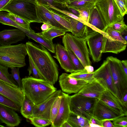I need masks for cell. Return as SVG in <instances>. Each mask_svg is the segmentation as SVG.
<instances>
[{"label": "cell", "instance_id": "1", "mask_svg": "<svg viewBox=\"0 0 127 127\" xmlns=\"http://www.w3.org/2000/svg\"><path fill=\"white\" fill-rule=\"evenodd\" d=\"M28 55L42 79L54 85L58 79V66L50 53L41 44L28 41Z\"/></svg>", "mask_w": 127, "mask_h": 127}, {"label": "cell", "instance_id": "2", "mask_svg": "<svg viewBox=\"0 0 127 127\" xmlns=\"http://www.w3.org/2000/svg\"><path fill=\"white\" fill-rule=\"evenodd\" d=\"M22 81L24 94L35 104L44 101L57 90L53 84L43 79L30 76Z\"/></svg>", "mask_w": 127, "mask_h": 127}, {"label": "cell", "instance_id": "3", "mask_svg": "<svg viewBox=\"0 0 127 127\" xmlns=\"http://www.w3.org/2000/svg\"><path fill=\"white\" fill-rule=\"evenodd\" d=\"M28 55L26 44L0 46V64L8 68H20L26 65Z\"/></svg>", "mask_w": 127, "mask_h": 127}, {"label": "cell", "instance_id": "4", "mask_svg": "<svg viewBox=\"0 0 127 127\" xmlns=\"http://www.w3.org/2000/svg\"><path fill=\"white\" fill-rule=\"evenodd\" d=\"M2 11L16 15L30 23H40L37 15L36 3L27 0H12Z\"/></svg>", "mask_w": 127, "mask_h": 127}, {"label": "cell", "instance_id": "5", "mask_svg": "<svg viewBox=\"0 0 127 127\" xmlns=\"http://www.w3.org/2000/svg\"><path fill=\"white\" fill-rule=\"evenodd\" d=\"M94 5L108 27L124 19L115 0H97Z\"/></svg>", "mask_w": 127, "mask_h": 127}, {"label": "cell", "instance_id": "6", "mask_svg": "<svg viewBox=\"0 0 127 127\" xmlns=\"http://www.w3.org/2000/svg\"><path fill=\"white\" fill-rule=\"evenodd\" d=\"M62 42L64 47H68L71 49L84 67L91 65L86 37H77L66 33L63 37Z\"/></svg>", "mask_w": 127, "mask_h": 127}, {"label": "cell", "instance_id": "7", "mask_svg": "<svg viewBox=\"0 0 127 127\" xmlns=\"http://www.w3.org/2000/svg\"><path fill=\"white\" fill-rule=\"evenodd\" d=\"M97 99L83 96L77 93L70 96V111L84 117L89 121L92 116L94 108Z\"/></svg>", "mask_w": 127, "mask_h": 127}, {"label": "cell", "instance_id": "8", "mask_svg": "<svg viewBox=\"0 0 127 127\" xmlns=\"http://www.w3.org/2000/svg\"><path fill=\"white\" fill-rule=\"evenodd\" d=\"M106 60L109 65L118 97L120 99L127 92V75L122 67L121 60L112 56Z\"/></svg>", "mask_w": 127, "mask_h": 127}, {"label": "cell", "instance_id": "9", "mask_svg": "<svg viewBox=\"0 0 127 127\" xmlns=\"http://www.w3.org/2000/svg\"><path fill=\"white\" fill-rule=\"evenodd\" d=\"M89 28L86 37L89 54L95 62H97L101 60L104 35L107 34Z\"/></svg>", "mask_w": 127, "mask_h": 127}, {"label": "cell", "instance_id": "10", "mask_svg": "<svg viewBox=\"0 0 127 127\" xmlns=\"http://www.w3.org/2000/svg\"><path fill=\"white\" fill-rule=\"evenodd\" d=\"M93 73L94 77L95 80L105 90L109 91L115 96L118 98L110 66L108 61L106 60L104 61L101 66Z\"/></svg>", "mask_w": 127, "mask_h": 127}, {"label": "cell", "instance_id": "11", "mask_svg": "<svg viewBox=\"0 0 127 127\" xmlns=\"http://www.w3.org/2000/svg\"><path fill=\"white\" fill-rule=\"evenodd\" d=\"M125 115L111 108L99 99L96 100L92 114V116L101 121H113Z\"/></svg>", "mask_w": 127, "mask_h": 127}, {"label": "cell", "instance_id": "12", "mask_svg": "<svg viewBox=\"0 0 127 127\" xmlns=\"http://www.w3.org/2000/svg\"><path fill=\"white\" fill-rule=\"evenodd\" d=\"M59 82L62 90L68 94L78 93L88 83L70 77L66 73H63L60 76Z\"/></svg>", "mask_w": 127, "mask_h": 127}, {"label": "cell", "instance_id": "13", "mask_svg": "<svg viewBox=\"0 0 127 127\" xmlns=\"http://www.w3.org/2000/svg\"><path fill=\"white\" fill-rule=\"evenodd\" d=\"M60 90H56L48 98L41 103L35 104L32 117H35L50 119L52 105L59 94Z\"/></svg>", "mask_w": 127, "mask_h": 127}, {"label": "cell", "instance_id": "14", "mask_svg": "<svg viewBox=\"0 0 127 127\" xmlns=\"http://www.w3.org/2000/svg\"><path fill=\"white\" fill-rule=\"evenodd\" d=\"M69 99L70 96L68 94L62 92L60 107L51 127H61L62 125L67 121L70 112Z\"/></svg>", "mask_w": 127, "mask_h": 127}, {"label": "cell", "instance_id": "15", "mask_svg": "<svg viewBox=\"0 0 127 127\" xmlns=\"http://www.w3.org/2000/svg\"><path fill=\"white\" fill-rule=\"evenodd\" d=\"M26 35L19 29L5 30L0 32V45L8 46L24 40Z\"/></svg>", "mask_w": 127, "mask_h": 127}, {"label": "cell", "instance_id": "16", "mask_svg": "<svg viewBox=\"0 0 127 127\" xmlns=\"http://www.w3.org/2000/svg\"><path fill=\"white\" fill-rule=\"evenodd\" d=\"M12 108L0 104V121L7 127L18 126L21 123L20 117Z\"/></svg>", "mask_w": 127, "mask_h": 127}, {"label": "cell", "instance_id": "17", "mask_svg": "<svg viewBox=\"0 0 127 127\" xmlns=\"http://www.w3.org/2000/svg\"><path fill=\"white\" fill-rule=\"evenodd\" d=\"M0 93L21 106L24 94L19 87H16L0 80Z\"/></svg>", "mask_w": 127, "mask_h": 127}, {"label": "cell", "instance_id": "18", "mask_svg": "<svg viewBox=\"0 0 127 127\" xmlns=\"http://www.w3.org/2000/svg\"><path fill=\"white\" fill-rule=\"evenodd\" d=\"M127 44L118 39L112 37L107 34L104 35L102 52L117 54L126 49Z\"/></svg>", "mask_w": 127, "mask_h": 127}, {"label": "cell", "instance_id": "19", "mask_svg": "<svg viewBox=\"0 0 127 127\" xmlns=\"http://www.w3.org/2000/svg\"><path fill=\"white\" fill-rule=\"evenodd\" d=\"M55 55L53 57L59 62L62 68L67 72H74L68 52L64 46L57 44L55 46Z\"/></svg>", "mask_w": 127, "mask_h": 127}, {"label": "cell", "instance_id": "20", "mask_svg": "<svg viewBox=\"0 0 127 127\" xmlns=\"http://www.w3.org/2000/svg\"><path fill=\"white\" fill-rule=\"evenodd\" d=\"M99 99L117 112L127 116V109L124 106L120 99L107 90H105Z\"/></svg>", "mask_w": 127, "mask_h": 127}, {"label": "cell", "instance_id": "21", "mask_svg": "<svg viewBox=\"0 0 127 127\" xmlns=\"http://www.w3.org/2000/svg\"><path fill=\"white\" fill-rule=\"evenodd\" d=\"M105 89L96 80L87 83L77 93L90 97L99 99Z\"/></svg>", "mask_w": 127, "mask_h": 127}, {"label": "cell", "instance_id": "22", "mask_svg": "<svg viewBox=\"0 0 127 127\" xmlns=\"http://www.w3.org/2000/svg\"><path fill=\"white\" fill-rule=\"evenodd\" d=\"M37 14L40 23H47L56 27L66 30H67L59 24L54 18L47 7L37 3H36Z\"/></svg>", "mask_w": 127, "mask_h": 127}, {"label": "cell", "instance_id": "23", "mask_svg": "<svg viewBox=\"0 0 127 127\" xmlns=\"http://www.w3.org/2000/svg\"><path fill=\"white\" fill-rule=\"evenodd\" d=\"M23 31L29 38L40 43L51 52L55 53V46L52 41L47 39L39 33H35L34 31L30 32L24 29Z\"/></svg>", "mask_w": 127, "mask_h": 127}, {"label": "cell", "instance_id": "24", "mask_svg": "<svg viewBox=\"0 0 127 127\" xmlns=\"http://www.w3.org/2000/svg\"><path fill=\"white\" fill-rule=\"evenodd\" d=\"M64 17L70 23L72 28L71 32L73 35L80 37H85L89 27L85 24L68 16Z\"/></svg>", "mask_w": 127, "mask_h": 127}, {"label": "cell", "instance_id": "25", "mask_svg": "<svg viewBox=\"0 0 127 127\" xmlns=\"http://www.w3.org/2000/svg\"><path fill=\"white\" fill-rule=\"evenodd\" d=\"M88 23L103 32H105L108 27L101 18L94 4L90 9Z\"/></svg>", "mask_w": 127, "mask_h": 127}, {"label": "cell", "instance_id": "26", "mask_svg": "<svg viewBox=\"0 0 127 127\" xmlns=\"http://www.w3.org/2000/svg\"><path fill=\"white\" fill-rule=\"evenodd\" d=\"M72 127H90L89 121L84 117L70 111L66 121Z\"/></svg>", "mask_w": 127, "mask_h": 127}, {"label": "cell", "instance_id": "27", "mask_svg": "<svg viewBox=\"0 0 127 127\" xmlns=\"http://www.w3.org/2000/svg\"><path fill=\"white\" fill-rule=\"evenodd\" d=\"M35 104L31 100L24 94L20 110V113L24 117L29 119L32 117Z\"/></svg>", "mask_w": 127, "mask_h": 127}, {"label": "cell", "instance_id": "28", "mask_svg": "<svg viewBox=\"0 0 127 127\" xmlns=\"http://www.w3.org/2000/svg\"><path fill=\"white\" fill-rule=\"evenodd\" d=\"M67 32L65 30L53 26L47 31H42L39 33L47 39L52 41L54 38L64 35Z\"/></svg>", "mask_w": 127, "mask_h": 127}, {"label": "cell", "instance_id": "29", "mask_svg": "<svg viewBox=\"0 0 127 127\" xmlns=\"http://www.w3.org/2000/svg\"><path fill=\"white\" fill-rule=\"evenodd\" d=\"M69 76L77 79L84 80L88 83L95 80L94 77L93 72L89 73L85 68L78 71L71 73L69 74Z\"/></svg>", "mask_w": 127, "mask_h": 127}, {"label": "cell", "instance_id": "30", "mask_svg": "<svg viewBox=\"0 0 127 127\" xmlns=\"http://www.w3.org/2000/svg\"><path fill=\"white\" fill-rule=\"evenodd\" d=\"M8 67L0 64V80L16 87H19L16 82L8 72Z\"/></svg>", "mask_w": 127, "mask_h": 127}, {"label": "cell", "instance_id": "31", "mask_svg": "<svg viewBox=\"0 0 127 127\" xmlns=\"http://www.w3.org/2000/svg\"><path fill=\"white\" fill-rule=\"evenodd\" d=\"M47 8L48 11L55 19L59 24L67 30L68 32H71L72 28L71 24L64 17V15L59 14L52 9L48 7Z\"/></svg>", "mask_w": 127, "mask_h": 127}, {"label": "cell", "instance_id": "32", "mask_svg": "<svg viewBox=\"0 0 127 127\" xmlns=\"http://www.w3.org/2000/svg\"><path fill=\"white\" fill-rule=\"evenodd\" d=\"M64 47L68 52L73 66L74 72L78 71L84 69V67L83 64L71 49L68 47Z\"/></svg>", "mask_w": 127, "mask_h": 127}, {"label": "cell", "instance_id": "33", "mask_svg": "<svg viewBox=\"0 0 127 127\" xmlns=\"http://www.w3.org/2000/svg\"><path fill=\"white\" fill-rule=\"evenodd\" d=\"M0 104L11 107L15 111L20 112L21 107L20 105L0 93Z\"/></svg>", "mask_w": 127, "mask_h": 127}, {"label": "cell", "instance_id": "34", "mask_svg": "<svg viewBox=\"0 0 127 127\" xmlns=\"http://www.w3.org/2000/svg\"><path fill=\"white\" fill-rule=\"evenodd\" d=\"M8 13L0 11V23L15 27L22 31L24 28L18 25L10 18L8 15Z\"/></svg>", "mask_w": 127, "mask_h": 127}, {"label": "cell", "instance_id": "35", "mask_svg": "<svg viewBox=\"0 0 127 127\" xmlns=\"http://www.w3.org/2000/svg\"><path fill=\"white\" fill-rule=\"evenodd\" d=\"M62 91L58 95L54 101L51 111L50 120L52 125L57 114L60 107L62 97Z\"/></svg>", "mask_w": 127, "mask_h": 127}, {"label": "cell", "instance_id": "36", "mask_svg": "<svg viewBox=\"0 0 127 127\" xmlns=\"http://www.w3.org/2000/svg\"><path fill=\"white\" fill-rule=\"evenodd\" d=\"M8 15L9 17L17 24L29 31H33L30 28V23L21 18L13 14L8 12Z\"/></svg>", "mask_w": 127, "mask_h": 127}, {"label": "cell", "instance_id": "37", "mask_svg": "<svg viewBox=\"0 0 127 127\" xmlns=\"http://www.w3.org/2000/svg\"><path fill=\"white\" fill-rule=\"evenodd\" d=\"M95 2H93L87 5L76 10L79 13L78 17L82 20L87 23H88L90 9L94 4Z\"/></svg>", "mask_w": 127, "mask_h": 127}, {"label": "cell", "instance_id": "38", "mask_svg": "<svg viewBox=\"0 0 127 127\" xmlns=\"http://www.w3.org/2000/svg\"><path fill=\"white\" fill-rule=\"evenodd\" d=\"M31 124L37 127H44L51 124L50 120L48 119L33 117L29 119Z\"/></svg>", "mask_w": 127, "mask_h": 127}, {"label": "cell", "instance_id": "39", "mask_svg": "<svg viewBox=\"0 0 127 127\" xmlns=\"http://www.w3.org/2000/svg\"><path fill=\"white\" fill-rule=\"evenodd\" d=\"M36 3H37L46 6L47 3L62 10H64L66 8L64 4L58 0H35Z\"/></svg>", "mask_w": 127, "mask_h": 127}, {"label": "cell", "instance_id": "40", "mask_svg": "<svg viewBox=\"0 0 127 127\" xmlns=\"http://www.w3.org/2000/svg\"><path fill=\"white\" fill-rule=\"evenodd\" d=\"M94 2H89L83 0H78L65 2V7H69L77 10L87 5Z\"/></svg>", "mask_w": 127, "mask_h": 127}, {"label": "cell", "instance_id": "41", "mask_svg": "<svg viewBox=\"0 0 127 127\" xmlns=\"http://www.w3.org/2000/svg\"><path fill=\"white\" fill-rule=\"evenodd\" d=\"M19 68L15 67L11 68V75L13 79L18 84L19 87L22 90V82L20 76Z\"/></svg>", "mask_w": 127, "mask_h": 127}, {"label": "cell", "instance_id": "42", "mask_svg": "<svg viewBox=\"0 0 127 127\" xmlns=\"http://www.w3.org/2000/svg\"><path fill=\"white\" fill-rule=\"evenodd\" d=\"M112 121L115 127H127V116H120Z\"/></svg>", "mask_w": 127, "mask_h": 127}, {"label": "cell", "instance_id": "43", "mask_svg": "<svg viewBox=\"0 0 127 127\" xmlns=\"http://www.w3.org/2000/svg\"><path fill=\"white\" fill-rule=\"evenodd\" d=\"M29 66L28 71L29 75L32 74V77H33L36 79H42L31 60L29 58Z\"/></svg>", "mask_w": 127, "mask_h": 127}, {"label": "cell", "instance_id": "44", "mask_svg": "<svg viewBox=\"0 0 127 127\" xmlns=\"http://www.w3.org/2000/svg\"><path fill=\"white\" fill-rule=\"evenodd\" d=\"M113 30L120 32L127 30V26L124 21V19L110 26Z\"/></svg>", "mask_w": 127, "mask_h": 127}, {"label": "cell", "instance_id": "45", "mask_svg": "<svg viewBox=\"0 0 127 127\" xmlns=\"http://www.w3.org/2000/svg\"><path fill=\"white\" fill-rule=\"evenodd\" d=\"M115 0L123 15L124 16L127 13V5H126L124 2L120 0Z\"/></svg>", "mask_w": 127, "mask_h": 127}, {"label": "cell", "instance_id": "46", "mask_svg": "<svg viewBox=\"0 0 127 127\" xmlns=\"http://www.w3.org/2000/svg\"><path fill=\"white\" fill-rule=\"evenodd\" d=\"M89 123L96 124L102 127V121H100L94 117L92 116L90 120L89 121Z\"/></svg>", "mask_w": 127, "mask_h": 127}, {"label": "cell", "instance_id": "47", "mask_svg": "<svg viewBox=\"0 0 127 127\" xmlns=\"http://www.w3.org/2000/svg\"><path fill=\"white\" fill-rule=\"evenodd\" d=\"M108 120H106L102 121V127H115L113 123Z\"/></svg>", "mask_w": 127, "mask_h": 127}, {"label": "cell", "instance_id": "48", "mask_svg": "<svg viewBox=\"0 0 127 127\" xmlns=\"http://www.w3.org/2000/svg\"><path fill=\"white\" fill-rule=\"evenodd\" d=\"M53 26L51 24L44 23L42 25L41 28L42 31H45L48 30L52 28Z\"/></svg>", "mask_w": 127, "mask_h": 127}, {"label": "cell", "instance_id": "49", "mask_svg": "<svg viewBox=\"0 0 127 127\" xmlns=\"http://www.w3.org/2000/svg\"><path fill=\"white\" fill-rule=\"evenodd\" d=\"M12 0H0V11Z\"/></svg>", "mask_w": 127, "mask_h": 127}, {"label": "cell", "instance_id": "50", "mask_svg": "<svg viewBox=\"0 0 127 127\" xmlns=\"http://www.w3.org/2000/svg\"><path fill=\"white\" fill-rule=\"evenodd\" d=\"M120 100L124 106L127 109V92L125 93Z\"/></svg>", "mask_w": 127, "mask_h": 127}, {"label": "cell", "instance_id": "51", "mask_svg": "<svg viewBox=\"0 0 127 127\" xmlns=\"http://www.w3.org/2000/svg\"><path fill=\"white\" fill-rule=\"evenodd\" d=\"M122 67L126 74L127 75V61L126 60L121 61Z\"/></svg>", "mask_w": 127, "mask_h": 127}, {"label": "cell", "instance_id": "52", "mask_svg": "<svg viewBox=\"0 0 127 127\" xmlns=\"http://www.w3.org/2000/svg\"><path fill=\"white\" fill-rule=\"evenodd\" d=\"M66 7L71 13L78 17H79V13L77 10L68 7Z\"/></svg>", "mask_w": 127, "mask_h": 127}, {"label": "cell", "instance_id": "53", "mask_svg": "<svg viewBox=\"0 0 127 127\" xmlns=\"http://www.w3.org/2000/svg\"><path fill=\"white\" fill-rule=\"evenodd\" d=\"M84 68L89 73H93L94 71V67L91 65H87L84 67Z\"/></svg>", "mask_w": 127, "mask_h": 127}, {"label": "cell", "instance_id": "54", "mask_svg": "<svg viewBox=\"0 0 127 127\" xmlns=\"http://www.w3.org/2000/svg\"><path fill=\"white\" fill-rule=\"evenodd\" d=\"M127 30H126L124 31L123 32H121L123 37L127 41Z\"/></svg>", "mask_w": 127, "mask_h": 127}, {"label": "cell", "instance_id": "55", "mask_svg": "<svg viewBox=\"0 0 127 127\" xmlns=\"http://www.w3.org/2000/svg\"><path fill=\"white\" fill-rule=\"evenodd\" d=\"M61 127H72L71 126L67 121L64 122L61 125Z\"/></svg>", "mask_w": 127, "mask_h": 127}, {"label": "cell", "instance_id": "56", "mask_svg": "<svg viewBox=\"0 0 127 127\" xmlns=\"http://www.w3.org/2000/svg\"><path fill=\"white\" fill-rule=\"evenodd\" d=\"M89 124L90 125V127H101L100 126L96 124L91 123H89Z\"/></svg>", "mask_w": 127, "mask_h": 127}, {"label": "cell", "instance_id": "57", "mask_svg": "<svg viewBox=\"0 0 127 127\" xmlns=\"http://www.w3.org/2000/svg\"><path fill=\"white\" fill-rule=\"evenodd\" d=\"M83 0L84 1H85L88 2H95L97 0H72V1H75V0Z\"/></svg>", "mask_w": 127, "mask_h": 127}, {"label": "cell", "instance_id": "58", "mask_svg": "<svg viewBox=\"0 0 127 127\" xmlns=\"http://www.w3.org/2000/svg\"><path fill=\"white\" fill-rule=\"evenodd\" d=\"M123 1L125 4L127 5V0H120Z\"/></svg>", "mask_w": 127, "mask_h": 127}, {"label": "cell", "instance_id": "59", "mask_svg": "<svg viewBox=\"0 0 127 127\" xmlns=\"http://www.w3.org/2000/svg\"><path fill=\"white\" fill-rule=\"evenodd\" d=\"M58 0V1H60V2L63 3L65 5V0Z\"/></svg>", "mask_w": 127, "mask_h": 127}, {"label": "cell", "instance_id": "60", "mask_svg": "<svg viewBox=\"0 0 127 127\" xmlns=\"http://www.w3.org/2000/svg\"><path fill=\"white\" fill-rule=\"evenodd\" d=\"M30 1L34 3H36V0H27Z\"/></svg>", "mask_w": 127, "mask_h": 127}, {"label": "cell", "instance_id": "61", "mask_svg": "<svg viewBox=\"0 0 127 127\" xmlns=\"http://www.w3.org/2000/svg\"><path fill=\"white\" fill-rule=\"evenodd\" d=\"M65 2H70L72 1V0H65Z\"/></svg>", "mask_w": 127, "mask_h": 127}, {"label": "cell", "instance_id": "62", "mask_svg": "<svg viewBox=\"0 0 127 127\" xmlns=\"http://www.w3.org/2000/svg\"><path fill=\"white\" fill-rule=\"evenodd\" d=\"M0 127H4V126L0 125Z\"/></svg>", "mask_w": 127, "mask_h": 127}]
</instances>
